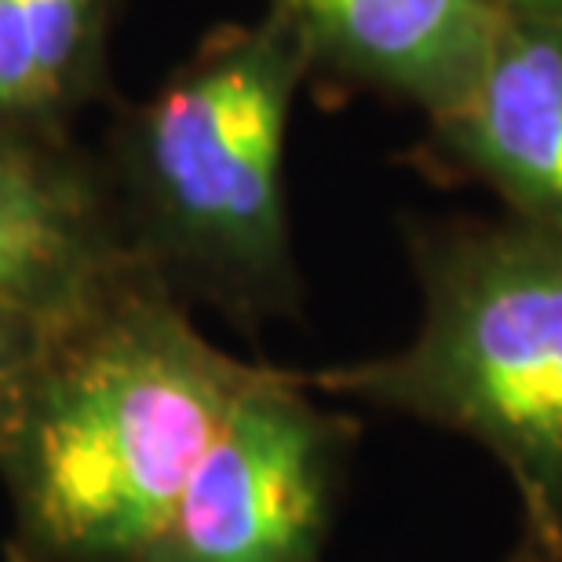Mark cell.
Returning a JSON list of instances; mask_svg holds the SVG:
<instances>
[{
  "label": "cell",
  "instance_id": "8992f818",
  "mask_svg": "<svg viewBox=\"0 0 562 562\" xmlns=\"http://www.w3.org/2000/svg\"><path fill=\"white\" fill-rule=\"evenodd\" d=\"M132 263L99 154L0 121V300L66 318Z\"/></svg>",
  "mask_w": 562,
  "mask_h": 562
},
{
  "label": "cell",
  "instance_id": "8fae6325",
  "mask_svg": "<svg viewBox=\"0 0 562 562\" xmlns=\"http://www.w3.org/2000/svg\"><path fill=\"white\" fill-rule=\"evenodd\" d=\"M504 562H541V559H537V555L530 552V548L515 544V548H512V555H508V559H504Z\"/></svg>",
  "mask_w": 562,
  "mask_h": 562
},
{
  "label": "cell",
  "instance_id": "30bf717a",
  "mask_svg": "<svg viewBox=\"0 0 562 562\" xmlns=\"http://www.w3.org/2000/svg\"><path fill=\"white\" fill-rule=\"evenodd\" d=\"M501 11H515V15H537L562 22V0H493Z\"/></svg>",
  "mask_w": 562,
  "mask_h": 562
},
{
  "label": "cell",
  "instance_id": "ba28073f",
  "mask_svg": "<svg viewBox=\"0 0 562 562\" xmlns=\"http://www.w3.org/2000/svg\"><path fill=\"white\" fill-rule=\"evenodd\" d=\"M117 0H0V121L74 136L110 95Z\"/></svg>",
  "mask_w": 562,
  "mask_h": 562
},
{
  "label": "cell",
  "instance_id": "52a82bcc",
  "mask_svg": "<svg viewBox=\"0 0 562 562\" xmlns=\"http://www.w3.org/2000/svg\"><path fill=\"white\" fill-rule=\"evenodd\" d=\"M307 52L311 77L417 106L453 110L501 26L493 0H263Z\"/></svg>",
  "mask_w": 562,
  "mask_h": 562
},
{
  "label": "cell",
  "instance_id": "6da1fadb",
  "mask_svg": "<svg viewBox=\"0 0 562 562\" xmlns=\"http://www.w3.org/2000/svg\"><path fill=\"white\" fill-rule=\"evenodd\" d=\"M260 366L143 263L55 322L0 438L4 562H139Z\"/></svg>",
  "mask_w": 562,
  "mask_h": 562
},
{
  "label": "cell",
  "instance_id": "7a4b0ae2",
  "mask_svg": "<svg viewBox=\"0 0 562 562\" xmlns=\"http://www.w3.org/2000/svg\"><path fill=\"white\" fill-rule=\"evenodd\" d=\"M311 81L278 15L212 30L198 52L110 121L99 154L128 252L187 307L245 336L303 314L285 194L292 106Z\"/></svg>",
  "mask_w": 562,
  "mask_h": 562
},
{
  "label": "cell",
  "instance_id": "9c48e42d",
  "mask_svg": "<svg viewBox=\"0 0 562 562\" xmlns=\"http://www.w3.org/2000/svg\"><path fill=\"white\" fill-rule=\"evenodd\" d=\"M55 322L59 318L22 307L15 300H0V438H4L33 373H37Z\"/></svg>",
  "mask_w": 562,
  "mask_h": 562
},
{
  "label": "cell",
  "instance_id": "3957f363",
  "mask_svg": "<svg viewBox=\"0 0 562 562\" xmlns=\"http://www.w3.org/2000/svg\"><path fill=\"white\" fill-rule=\"evenodd\" d=\"M420 329L303 373L314 395L460 435L508 471L519 544L562 562V231L504 216L402 223Z\"/></svg>",
  "mask_w": 562,
  "mask_h": 562
},
{
  "label": "cell",
  "instance_id": "5b68a950",
  "mask_svg": "<svg viewBox=\"0 0 562 562\" xmlns=\"http://www.w3.org/2000/svg\"><path fill=\"white\" fill-rule=\"evenodd\" d=\"M417 165L438 183L490 190L515 220L562 231V22L501 11L475 85L427 121Z\"/></svg>",
  "mask_w": 562,
  "mask_h": 562
},
{
  "label": "cell",
  "instance_id": "277c9868",
  "mask_svg": "<svg viewBox=\"0 0 562 562\" xmlns=\"http://www.w3.org/2000/svg\"><path fill=\"white\" fill-rule=\"evenodd\" d=\"M362 417L260 366L139 562H322Z\"/></svg>",
  "mask_w": 562,
  "mask_h": 562
}]
</instances>
